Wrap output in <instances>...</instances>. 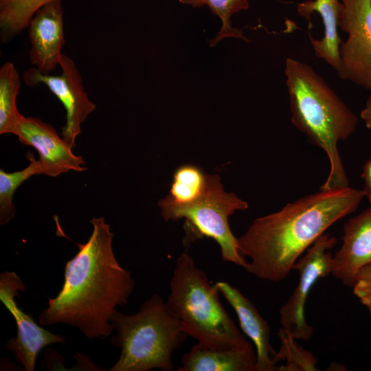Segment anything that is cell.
Wrapping results in <instances>:
<instances>
[{
	"instance_id": "cell-1",
	"label": "cell",
	"mask_w": 371,
	"mask_h": 371,
	"mask_svg": "<svg viewBox=\"0 0 371 371\" xmlns=\"http://www.w3.org/2000/svg\"><path fill=\"white\" fill-rule=\"evenodd\" d=\"M90 223L91 234L85 244L76 243L78 251L65 263L62 289L48 297L38 322L72 326L89 339H104L113 330L116 306L127 303L135 280L115 257L110 225L103 217H93Z\"/></svg>"
},
{
	"instance_id": "cell-2",
	"label": "cell",
	"mask_w": 371,
	"mask_h": 371,
	"mask_svg": "<svg viewBox=\"0 0 371 371\" xmlns=\"http://www.w3.org/2000/svg\"><path fill=\"white\" fill-rule=\"evenodd\" d=\"M365 196L349 186L320 190L255 219L238 238L247 271L262 280L284 279L300 256L333 223L354 212Z\"/></svg>"
},
{
	"instance_id": "cell-3",
	"label": "cell",
	"mask_w": 371,
	"mask_h": 371,
	"mask_svg": "<svg viewBox=\"0 0 371 371\" xmlns=\"http://www.w3.org/2000/svg\"><path fill=\"white\" fill-rule=\"evenodd\" d=\"M284 74L293 124L329 160V173L319 189L349 186L337 144L355 131L357 116L309 65L287 58Z\"/></svg>"
},
{
	"instance_id": "cell-4",
	"label": "cell",
	"mask_w": 371,
	"mask_h": 371,
	"mask_svg": "<svg viewBox=\"0 0 371 371\" xmlns=\"http://www.w3.org/2000/svg\"><path fill=\"white\" fill-rule=\"evenodd\" d=\"M111 324L116 333L110 341L121 348V354L110 371H170L173 352L188 336L158 294L145 301L135 314L126 315L116 310Z\"/></svg>"
},
{
	"instance_id": "cell-5",
	"label": "cell",
	"mask_w": 371,
	"mask_h": 371,
	"mask_svg": "<svg viewBox=\"0 0 371 371\" xmlns=\"http://www.w3.org/2000/svg\"><path fill=\"white\" fill-rule=\"evenodd\" d=\"M170 286L166 304L198 344L227 348L248 342L222 305L216 286L188 254L177 258Z\"/></svg>"
},
{
	"instance_id": "cell-6",
	"label": "cell",
	"mask_w": 371,
	"mask_h": 371,
	"mask_svg": "<svg viewBox=\"0 0 371 371\" xmlns=\"http://www.w3.org/2000/svg\"><path fill=\"white\" fill-rule=\"evenodd\" d=\"M165 221L185 218L186 243L204 236L213 238L220 246L225 262L247 269L248 262L239 252L238 238L229 227L228 217L237 210L248 208V203L234 192H226L217 175H207V186L197 202L186 206L158 203Z\"/></svg>"
},
{
	"instance_id": "cell-7",
	"label": "cell",
	"mask_w": 371,
	"mask_h": 371,
	"mask_svg": "<svg viewBox=\"0 0 371 371\" xmlns=\"http://www.w3.org/2000/svg\"><path fill=\"white\" fill-rule=\"evenodd\" d=\"M336 242L334 236L324 233L293 267L299 273V280L286 303L280 308V322L281 328L297 340L307 341L313 335V328L305 319V304L315 282L332 273L333 256L329 250Z\"/></svg>"
},
{
	"instance_id": "cell-8",
	"label": "cell",
	"mask_w": 371,
	"mask_h": 371,
	"mask_svg": "<svg viewBox=\"0 0 371 371\" xmlns=\"http://www.w3.org/2000/svg\"><path fill=\"white\" fill-rule=\"evenodd\" d=\"M338 27L348 34L339 47L342 80L371 90V0H341Z\"/></svg>"
},
{
	"instance_id": "cell-9",
	"label": "cell",
	"mask_w": 371,
	"mask_h": 371,
	"mask_svg": "<svg viewBox=\"0 0 371 371\" xmlns=\"http://www.w3.org/2000/svg\"><path fill=\"white\" fill-rule=\"evenodd\" d=\"M59 65L61 68L59 75L42 74L32 67L24 72L23 78L30 87L40 83L45 85L62 102L66 110V123L62 128V137L74 148L76 139L81 133L82 123L95 110V105L85 91L74 62L62 54Z\"/></svg>"
},
{
	"instance_id": "cell-10",
	"label": "cell",
	"mask_w": 371,
	"mask_h": 371,
	"mask_svg": "<svg viewBox=\"0 0 371 371\" xmlns=\"http://www.w3.org/2000/svg\"><path fill=\"white\" fill-rule=\"evenodd\" d=\"M25 286L14 271H5L0 274V300L15 319L17 334L8 340L5 348L12 352L16 360L26 371H33L37 356L45 346L63 344L65 339L38 326L29 315L19 308L15 301Z\"/></svg>"
},
{
	"instance_id": "cell-11",
	"label": "cell",
	"mask_w": 371,
	"mask_h": 371,
	"mask_svg": "<svg viewBox=\"0 0 371 371\" xmlns=\"http://www.w3.org/2000/svg\"><path fill=\"white\" fill-rule=\"evenodd\" d=\"M13 134L23 144L37 150L42 175L57 177L69 170L82 172L87 169L82 157L72 152L73 148L52 125L38 118L23 115Z\"/></svg>"
},
{
	"instance_id": "cell-12",
	"label": "cell",
	"mask_w": 371,
	"mask_h": 371,
	"mask_svg": "<svg viewBox=\"0 0 371 371\" xmlns=\"http://www.w3.org/2000/svg\"><path fill=\"white\" fill-rule=\"evenodd\" d=\"M29 37L31 63L42 74L54 70L65 43L60 0L51 1L36 12L29 24Z\"/></svg>"
},
{
	"instance_id": "cell-13",
	"label": "cell",
	"mask_w": 371,
	"mask_h": 371,
	"mask_svg": "<svg viewBox=\"0 0 371 371\" xmlns=\"http://www.w3.org/2000/svg\"><path fill=\"white\" fill-rule=\"evenodd\" d=\"M371 262V207L350 218L344 226L343 243L333 257L332 275L352 286L358 271Z\"/></svg>"
},
{
	"instance_id": "cell-14",
	"label": "cell",
	"mask_w": 371,
	"mask_h": 371,
	"mask_svg": "<svg viewBox=\"0 0 371 371\" xmlns=\"http://www.w3.org/2000/svg\"><path fill=\"white\" fill-rule=\"evenodd\" d=\"M214 285L233 307L243 331L256 346L257 355L255 371L279 370V367L273 361L276 352L270 344V327L254 304L238 289L227 282H217Z\"/></svg>"
},
{
	"instance_id": "cell-15",
	"label": "cell",
	"mask_w": 371,
	"mask_h": 371,
	"mask_svg": "<svg viewBox=\"0 0 371 371\" xmlns=\"http://www.w3.org/2000/svg\"><path fill=\"white\" fill-rule=\"evenodd\" d=\"M256 356L248 341L240 346L210 348L198 344L184 354L177 371H254Z\"/></svg>"
},
{
	"instance_id": "cell-16",
	"label": "cell",
	"mask_w": 371,
	"mask_h": 371,
	"mask_svg": "<svg viewBox=\"0 0 371 371\" xmlns=\"http://www.w3.org/2000/svg\"><path fill=\"white\" fill-rule=\"evenodd\" d=\"M342 10L341 0H308L297 5L298 14L309 21L312 14L317 12L322 19L324 36L319 39L313 38L309 34L310 43L315 55L324 60L340 77L341 65L339 56V47L342 42L339 36L337 27Z\"/></svg>"
},
{
	"instance_id": "cell-17",
	"label": "cell",
	"mask_w": 371,
	"mask_h": 371,
	"mask_svg": "<svg viewBox=\"0 0 371 371\" xmlns=\"http://www.w3.org/2000/svg\"><path fill=\"white\" fill-rule=\"evenodd\" d=\"M207 186V175L192 164H184L175 171L168 195L159 203L173 206L192 205L201 199Z\"/></svg>"
},
{
	"instance_id": "cell-18",
	"label": "cell",
	"mask_w": 371,
	"mask_h": 371,
	"mask_svg": "<svg viewBox=\"0 0 371 371\" xmlns=\"http://www.w3.org/2000/svg\"><path fill=\"white\" fill-rule=\"evenodd\" d=\"M19 74L11 62L5 63L0 69V134H13L23 115L16 106L20 91Z\"/></svg>"
},
{
	"instance_id": "cell-19",
	"label": "cell",
	"mask_w": 371,
	"mask_h": 371,
	"mask_svg": "<svg viewBox=\"0 0 371 371\" xmlns=\"http://www.w3.org/2000/svg\"><path fill=\"white\" fill-rule=\"evenodd\" d=\"M54 0H0L1 40L5 43L20 34L45 5Z\"/></svg>"
},
{
	"instance_id": "cell-20",
	"label": "cell",
	"mask_w": 371,
	"mask_h": 371,
	"mask_svg": "<svg viewBox=\"0 0 371 371\" xmlns=\"http://www.w3.org/2000/svg\"><path fill=\"white\" fill-rule=\"evenodd\" d=\"M30 161L24 169L13 172L0 170V224L5 225L14 217L15 207L12 199L16 190L30 177L42 175L38 159L32 152L26 155Z\"/></svg>"
},
{
	"instance_id": "cell-21",
	"label": "cell",
	"mask_w": 371,
	"mask_h": 371,
	"mask_svg": "<svg viewBox=\"0 0 371 371\" xmlns=\"http://www.w3.org/2000/svg\"><path fill=\"white\" fill-rule=\"evenodd\" d=\"M281 341V346L273 357L276 364L278 361L286 360V365L279 367L283 371H315L317 359L309 351L300 346L297 340L282 328L278 332Z\"/></svg>"
},
{
	"instance_id": "cell-22",
	"label": "cell",
	"mask_w": 371,
	"mask_h": 371,
	"mask_svg": "<svg viewBox=\"0 0 371 371\" xmlns=\"http://www.w3.org/2000/svg\"><path fill=\"white\" fill-rule=\"evenodd\" d=\"M204 5H207L212 14L218 16L222 21L221 30L212 40V45L225 37L240 38L248 41L242 31L232 27L230 21L231 16L234 14L249 8L247 0H194L193 6L199 7Z\"/></svg>"
},
{
	"instance_id": "cell-23",
	"label": "cell",
	"mask_w": 371,
	"mask_h": 371,
	"mask_svg": "<svg viewBox=\"0 0 371 371\" xmlns=\"http://www.w3.org/2000/svg\"><path fill=\"white\" fill-rule=\"evenodd\" d=\"M352 287L354 294L371 314V262L358 271Z\"/></svg>"
},
{
	"instance_id": "cell-24",
	"label": "cell",
	"mask_w": 371,
	"mask_h": 371,
	"mask_svg": "<svg viewBox=\"0 0 371 371\" xmlns=\"http://www.w3.org/2000/svg\"><path fill=\"white\" fill-rule=\"evenodd\" d=\"M361 177L364 180L363 192L368 199L370 207H371V156L366 161L363 167Z\"/></svg>"
},
{
	"instance_id": "cell-25",
	"label": "cell",
	"mask_w": 371,
	"mask_h": 371,
	"mask_svg": "<svg viewBox=\"0 0 371 371\" xmlns=\"http://www.w3.org/2000/svg\"><path fill=\"white\" fill-rule=\"evenodd\" d=\"M360 117L364 122L366 126L371 130V94L369 95L365 106L361 111Z\"/></svg>"
},
{
	"instance_id": "cell-26",
	"label": "cell",
	"mask_w": 371,
	"mask_h": 371,
	"mask_svg": "<svg viewBox=\"0 0 371 371\" xmlns=\"http://www.w3.org/2000/svg\"><path fill=\"white\" fill-rule=\"evenodd\" d=\"M179 1H180L181 3L190 4L193 6L194 0H179Z\"/></svg>"
}]
</instances>
